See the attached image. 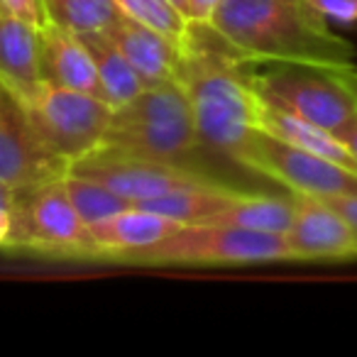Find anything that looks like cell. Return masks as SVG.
Segmentation results:
<instances>
[{"instance_id": "8fae6325", "label": "cell", "mask_w": 357, "mask_h": 357, "mask_svg": "<svg viewBox=\"0 0 357 357\" xmlns=\"http://www.w3.org/2000/svg\"><path fill=\"white\" fill-rule=\"evenodd\" d=\"M291 259L357 257V235L326 199L294 194V220L287 233Z\"/></svg>"}, {"instance_id": "2e32d148", "label": "cell", "mask_w": 357, "mask_h": 357, "mask_svg": "<svg viewBox=\"0 0 357 357\" xmlns=\"http://www.w3.org/2000/svg\"><path fill=\"white\" fill-rule=\"evenodd\" d=\"M257 130L282 139V142L294 144V147H301L306 152L318 154L323 159H331V162L340 164V167L350 169V172H357L355 159L350 157L345 144L335 135L308 123V120L298 118V115L287 113V110L277 108V105L267 103L262 98L257 103Z\"/></svg>"}, {"instance_id": "484cf974", "label": "cell", "mask_w": 357, "mask_h": 357, "mask_svg": "<svg viewBox=\"0 0 357 357\" xmlns=\"http://www.w3.org/2000/svg\"><path fill=\"white\" fill-rule=\"evenodd\" d=\"M326 201H331L340 211V215L350 223V228L357 235V194H345V196H337V199H326Z\"/></svg>"}, {"instance_id": "44dd1931", "label": "cell", "mask_w": 357, "mask_h": 357, "mask_svg": "<svg viewBox=\"0 0 357 357\" xmlns=\"http://www.w3.org/2000/svg\"><path fill=\"white\" fill-rule=\"evenodd\" d=\"M113 3L120 10V15L130 17L144 27H152L184 52L194 22L178 8H174L169 0H113Z\"/></svg>"}, {"instance_id": "5b68a950", "label": "cell", "mask_w": 357, "mask_h": 357, "mask_svg": "<svg viewBox=\"0 0 357 357\" xmlns=\"http://www.w3.org/2000/svg\"><path fill=\"white\" fill-rule=\"evenodd\" d=\"M291 259L287 235L257 233L228 223L178 225L169 238L132 259L139 264H267Z\"/></svg>"}, {"instance_id": "d4e9b609", "label": "cell", "mask_w": 357, "mask_h": 357, "mask_svg": "<svg viewBox=\"0 0 357 357\" xmlns=\"http://www.w3.org/2000/svg\"><path fill=\"white\" fill-rule=\"evenodd\" d=\"M0 8L35 27H45L50 22L47 20L45 0H0Z\"/></svg>"}, {"instance_id": "4fadbf2b", "label": "cell", "mask_w": 357, "mask_h": 357, "mask_svg": "<svg viewBox=\"0 0 357 357\" xmlns=\"http://www.w3.org/2000/svg\"><path fill=\"white\" fill-rule=\"evenodd\" d=\"M105 35L115 42V47L123 52L125 59L132 64V69L144 81V86L178 81L181 47H176L172 40L159 35L157 30L120 15L118 22Z\"/></svg>"}, {"instance_id": "f546056e", "label": "cell", "mask_w": 357, "mask_h": 357, "mask_svg": "<svg viewBox=\"0 0 357 357\" xmlns=\"http://www.w3.org/2000/svg\"><path fill=\"white\" fill-rule=\"evenodd\" d=\"M169 3H172L174 8H178V10L189 17V0H169ZM189 20H191V17H189Z\"/></svg>"}, {"instance_id": "9a60e30c", "label": "cell", "mask_w": 357, "mask_h": 357, "mask_svg": "<svg viewBox=\"0 0 357 357\" xmlns=\"http://www.w3.org/2000/svg\"><path fill=\"white\" fill-rule=\"evenodd\" d=\"M40 30L0 8V79L20 96L42 81Z\"/></svg>"}, {"instance_id": "30bf717a", "label": "cell", "mask_w": 357, "mask_h": 357, "mask_svg": "<svg viewBox=\"0 0 357 357\" xmlns=\"http://www.w3.org/2000/svg\"><path fill=\"white\" fill-rule=\"evenodd\" d=\"M69 164L47 149L22 96L0 79V181L32 189L66 174Z\"/></svg>"}, {"instance_id": "cb8c5ba5", "label": "cell", "mask_w": 357, "mask_h": 357, "mask_svg": "<svg viewBox=\"0 0 357 357\" xmlns=\"http://www.w3.org/2000/svg\"><path fill=\"white\" fill-rule=\"evenodd\" d=\"M17 191L20 189L0 181V248H13V240H15Z\"/></svg>"}, {"instance_id": "52a82bcc", "label": "cell", "mask_w": 357, "mask_h": 357, "mask_svg": "<svg viewBox=\"0 0 357 357\" xmlns=\"http://www.w3.org/2000/svg\"><path fill=\"white\" fill-rule=\"evenodd\" d=\"M235 162L252 172L274 178L287 186L291 194L316 196V199H337L345 194H357V172L323 159L301 147L255 130L248 142L235 154Z\"/></svg>"}, {"instance_id": "277c9868", "label": "cell", "mask_w": 357, "mask_h": 357, "mask_svg": "<svg viewBox=\"0 0 357 357\" xmlns=\"http://www.w3.org/2000/svg\"><path fill=\"white\" fill-rule=\"evenodd\" d=\"M103 142L169 162H181L194 152L201 142L181 81L144 86L137 98L113 110Z\"/></svg>"}, {"instance_id": "f1b7e54d", "label": "cell", "mask_w": 357, "mask_h": 357, "mask_svg": "<svg viewBox=\"0 0 357 357\" xmlns=\"http://www.w3.org/2000/svg\"><path fill=\"white\" fill-rule=\"evenodd\" d=\"M340 142L345 144V149L350 152V157L355 159V164H357V118L350 123V128L345 130V135L340 137Z\"/></svg>"}, {"instance_id": "e0dca14e", "label": "cell", "mask_w": 357, "mask_h": 357, "mask_svg": "<svg viewBox=\"0 0 357 357\" xmlns=\"http://www.w3.org/2000/svg\"><path fill=\"white\" fill-rule=\"evenodd\" d=\"M243 191L230 189L225 184H218L213 178L204 176L199 181H191L186 186L169 191V194L152 199L142 204L144 208L157 211V213L167 215V218L176 220L181 225L191 223H208L213 215H218L223 208H228Z\"/></svg>"}, {"instance_id": "7a4b0ae2", "label": "cell", "mask_w": 357, "mask_h": 357, "mask_svg": "<svg viewBox=\"0 0 357 357\" xmlns=\"http://www.w3.org/2000/svg\"><path fill=\"white\" fill-rule=\"evenodd\" d=\"M243 59L245 56L223 37L220 47H206L194 22L178 69L199 142L230 159H235L240 147L257 130L259 96L240 71Z\"/></svg>"}, {"instance_id": "ba28073f", "label": "cell", "mask_w": 357, "mask_h": 357, "mask_svg": "<svg viewBox=\"0 0 357 357\" xmlns=\"http://www.w3.org/2000/svg\"><path fill=\"white\" fill-rule=\"evenodd\" d=\"M13 248L50 257L91 259L89 225L76 213L61 176L17 191Z\"/></svg>"}, {"instance_id": "d6986e66", "label": "cell", "mask_w": 357, "mask_h": 357, "mask_svg": "<svg viewBox=\"0 0 357 357\" xmlns=\"http://www.w3.org/2000/svg\"><path fill=\"white\" fill-rule=\"evenodd\" d=\"M294 220V196L282 199V196L267 194H240L228 208H223L208 223H228L238 228L257 230V233H274L287 235Z\"/></svg>"}, {"instance_id": "ffe728a7", "label": "cell", "mask_w": 357, "mask_h": 357, "mask_svg": "<svg viewBox=\"0 0 357 357\" xmlns=\"http://www.w3.org/2000/svg\"><path fill=\"white\" fill-rule=\"evenodd\" d=\"M45 10L47 20L79 37L105 35L120 17L113 0H45Z\"/></svg>"}, {"instance_id": "5bb4252c", "label": "cell", "mask_w": 357, "mask_h": 357, "mask_svg": "<svg viewBox=\"0 0 357 357\" xmlns=\"http://www.w3.org/2000/svg\"><path fill=\"white\" fill-rule=\"evenodd\" d=\"M40 64L42 81L100 98L96 64L84 37L54 22H47L40 30Z\"/></svg>"}, {"instance_id": "3957f363", "label": "cell", "mask_w": 357, "mask_h": 357, "mask_svg": "<svg viewBox=\"0 0 357 357\" xmlns=\"http://www.w3.org/2000/svg\"><path fill=\"white\" fill-rule=\"evenodd\" d=\"M240 71L267 103L333 132L337 139L357 118V103L333 69L243 59Z\"/></svg>"}, {"instance_id": "9c48e42d", "label": "cell", "mask_w": 357, "mask_h": 357, "mask_svg": "<svg viewBox=\"0 0 357 357\" xmlns=\"http://www.w3.org/2000/svg\"><path fill=\"white\" fill-rule=\"evenodd\" d=\"M66 172L96 178L132 206H142L178 186L204 178V174L184 167L181 162L149 157L110 142H100L89 154L71 162Z\"/></svg>"}, {"instance_id": "83f0119b", "label": "cell", "mask_w": 357, "mask_h": 357, "mask_svg": "<svg viewBox=\"0 0 357 357\" xmlns=\"http://www.w3.org/2000/svg\"><path fill=\"white\" fill-rule=\"evenodd\" d=\"M337 76H340V81L347 86V91L352 93V98H355L357 103V66L350 64V66H342V69H333Z\"/></svg>"}, {"instance_id": "603a6c76", "label": "cell", "mask_w": 357, "mask_h": 357, "mask_svg": "<svg viewBox=\"0 0 357 357\" xmlns=\"http://www.w3.org/2000/svg\"><path fill=\"white\" fill-rule=\"evenodd\" d=\"M313 15L326 20L328 25H355L357 0H298Z\"/></svg>"}, {"instance_id": "ac0fdd59", "label": "cell", "mask_w": 357, "mask_h": 357, "mask_svg": "<svg viewBox=\"0 0 357 357\" xmlns=\"http://www.w3.org/2000/svg\"><path fill=\"white\" fill-rule=\"evenodd\" d=\"M84 42L93 56L103 103L118 110L142 93L144 81L139 79V74L132 69V64L125 59V54L115 47V42L108 35H86Z\"/></svg>"}, {"instance_id": "4316f807", "label": "cell", "mask_w": 357, "mask_h": 357, "mask_svg": "<svg viewBox=\"0 0 357 357\" xmlns=\"http://www.w3.org/2000/svg\"><path fill=\"white\" fill-rule=\"evenodd\" d=\"M223 0H189V17L191 22H211L213 13Z\"/></svg>"}, {"instance_id": "7c38bea8", "label": "cell", "mask_w": 357, "mask_h": 357, "mask_svg": "<svg viewBox=\"0 0 357 357\" xmlns=\"http://www.w3.org/2000/svg\"><path fill=\"white\" fill-rule=\"evenodd\" d=\"M181 223L144 206H128L120 213L89 225L91 259H120L132 262L144 250L154 248Z\"/></svg>"}, {"instance_id": "7402d4cb", "label": "cell", "mask_w": 357, "mask_h": 357, "mask_svg": "<svg viewBox=\"0 0 357 357\" xmlns=\"http://www.w3.org/2000/svg\"><path fill=\"white\" fill-rule=\"evenodd\" d=\"M61 184H64L69 201L74 204L76 213L81 215L86 225H96L100 220L110 218V215L120 213L123 208H128V201L123 196H118L115 191H110L105 184L96 181V178L81 176V174L66 172L61 176Z\"/></svg>"}, {"instance_id": "8992f818", "label": "cell", "mask_w": 357, "mask_h": 357, "mask_svg": "<svg viewBox=\"0 0 357 357\" xmlns=\"http://www.w3.org/2000/svg\"><path fill=\"white\" fill-rule=\"evenodd\" d=\"M40 139L61 162L71 164L105 139L113 108L98 96L40 81L22 96Z\"/></svg>"}, {"instance_id": "6da1fadb", "label": "cell", "mask_w": 357, "mask_h": 357, "mask_svg": "<svg viewBox=\"0 0 357 357\" xmlns=\"http://www.w3.org/2000/svg\"><path fill=\"white\" fill-rule=\"evenodd\" d=\"M208 25L245 59L318 69L352 64V47L298 0H223Z\"/></svg>"}]
</instances>
